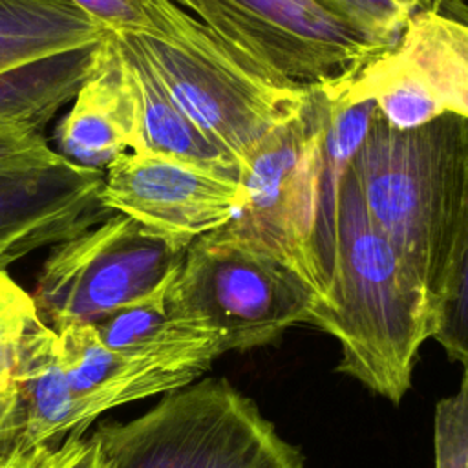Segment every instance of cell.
<instances>
[{"label":"cell","mask_w":468,"mask_h":468,"mask_svg":"<svg viewBox=\"0 0 468 468\" xmlns=\"http://www.w3.org/2000/svg\"><path fill=\"white\" fill-rule=\"evenodd\" d=\"M110 468H305L258 406L225 378H205L128 422L91 433Z\"/></svg>","instance_id":"5b68a950"},{"label":"cell","mask_w":468,"mask_h":468,"mask_svg":"<svg viewBox=\"0 0 468 468\" xmlns=\"http://www.w3.org/2000/svg\"><path fill=\"white\" fill-rule=\"evenodd\" d=\"M318 298L291 261L223 225L186 247L166 305L174 318L214 335L227 353L271 344L307 324Z\"/></svg>","instance_id":"277c9868"},{"label":"cell","mask_w":468,"mask_h":468,"mask_svg":"<svg viewBox=\"0 0 468 468\" xmlns=\"http://www.w3.org/2000/svg\"><path fill=\"white\" fill-rule=\"evenodd\" d=\"M351 168L375 227L433 302L468 247V119L395 130L377 108Z\"/></svg>","instance_id":"7a4b0ae2"},{"label":"cell","mask_w":468,"mask_h":468,"mask_svg":"<svg viewBox=\"0 0 468 468\" xmlns=\"http://www.w3.org/2000/svg\"><path fill=\"white\" fill-rule=\"evenodd\" d=\"M170 283L95 324L93 329L99 340L110 349H132L199 329L170 314L166 305Z\"/></svg>","instance_id":"d6986e66"},{"label":"cell","mask_w":468,"mask_h":468,"mask_svg":"<svg viewBox=\"0 0 468 468\" xmlns=\"http://www.w3.org/2000/svg\"><path fill=\"white\" fill-rule=\"evenodd\" d=\"M55 143L58 155L97 172L132 150V104L110 31L97 44L93 71L55 126Z\"/></svg>","instance_id":"4fadbf2b"},{"label":"cell","mask_w":468,"mask_h":468,"mask_svg":"<svg viewBox=\"0 0 468 468\" xmlns=\"http://www.w3.org/2000/svg\"><path fill=\"white\" fill-rule=\"evenodd\" d=\"M18 415H24V413H22L18 389H16V384H15L9 391L0 393V424L13 419V417H18Z\"/></svg>","instance_id":"4316f807"},{"label":"cell","mask_w":468,"mask_h":468,"mask_svg":"<svg viewBox=\"0 0 468 468\" xmlns=\"http://www.w3.org/2000/svg\"><path fill=\"white\" fill-rule=\"evenodd\" d=\"M124 35L177 108L234 155L241 170L314 91L272 77L192 15L170 37Z\"/></svg>","instance_id":"3957f363"},{"label":"cell","mask_w":468,"mask_h":468,"mask_svg":"<svg viewBox=\"0 0 468 468\" xmlns=\"http://www.w3.org/2000/svg\"><path fill=\"white\" fill-rule=\"evenodd\" d=\"M430 338L468 369V247L433 302Z\"/></svg>","instance_id":"44dd1931"},{"label":"cell","mask_w":468,"mask_h":468,"mask_svg":"<svg viewBox=\"0 0 468 468\" xmlns=\"http://www.w3.org/2000/svg\"><path fill=\"white\" fill-rule=\"evenodd\" d=\"M97 44L2 71L0 133H40L93 71Z\"/></svg>","instance_id":"9a60e30c"},{"label":"cell","mask_w":468,"mask_h":468,"mask_svg":"<svg viewBox=\"0 0 468 468\" xmlns=\"http://www.w3.org/2000/svg\"><path fill=\"white\" fill-rule=\"evenodd\" d=\"M435 468H468V369L459 389L435 406Z\"/></svg>","instance_id":"603a6c76"},{"label":"cell","mask_w":468,"mask_h":468,"mask_svg":"<svg viewBox=\"0 0 468 468\" xmlns=\"http://www.w3.org/2000/svg\"><path fill=\"white\" fill-rule=\"evenodd\" d=\"M461 2H463V4H464V5H468V0H461Z\"/></svg>","instance_id":"f1b7e54d"},{"label":"cell","mask_w":468,"mask_h":468,"mask_svg":"<svg viewBox=\"0 0 468 468\" xmlns=\"http://www.w3.org/2000/svg\"><path fill=\"white\" fill-rule=\"evenodd\" d=\"M307 324L340 346L338 371L399 404L431 333V300L371 221L351 165L340 179L324 294Z\"/></svg>","instance_id":"6da1fadb"},{"label":"cell","mask_w":468,"mask_h":468,"mask_svg":"<svg viewBox=\"0 0 468 468\" xmlns=\"http://www.w3.org/2000/svg\"><path fill=\"white\" fill-rule=\"evenodd\" d=\"M170 2L256 66L292 84H325L391 49L324 11L313 0Z\"/></svg>","instance_id":"ba28073f"},{"label":"cell","mask_w":468,"mask_h":468,"mask_svg":"<svg viewBox=\"0 0 468 468\" xmlns=\"http://www.w3.org/2000/svg\"><path fill=\"white\" fill-rule=\"evenodd\" d=\"M27 446L60 442L77 433L75 397L60 356L58 335L38 318L27 331L15 367Z\"/></svg>","instance_id":"5bb4252c"},{"label":"cell","mask_w":468,"mask_h":468,"mask_svg":"<svg viewBox=\"0 0 468 468\" xmlns=\"http://www.w3.org/2000/svg\"><path fill=\"white\" fill-rule=\"evenodd\" d=\"M324 11L362 31L384 46H397L413 18L439 13L468 22V5L461 0H313Z\"/></svg>","instance_id":"ac0fdd59"},{"label":"cell","mask_w":468,"mask_h":468,"mask_svg":"<svg viewBox=\"0 0 468 468\" xmlns=\"http://www.w3.org/2000/svg\"><path fill=\"white\" fill-rule=\"evenodd\" d=\"M104 172L68 159L53 166L0 172V269L104 221Z\"/></svg>","instance_id":"8fae6325"},{"label":"cell","mask_w":468,"mask_h":468,"mask_svg":"<svg viewBox=\"0 0 468 468\" xmlns=\"http://www.w3.org/2000/svg\"><path fill=\"white\" fill-rule=\"evenodd\" d=\"M104 29L170 37L186 11L170 0H69Z\"/></svg>","instance_id":"ffe728a7"},{"label":"cell","mask_w":468,"mask_h":468,"mask_svg":"<svg viewBox=\"0 0 468 468\" xmlns=\"http://www.w3.org/2000/svg\"><path fill=\"white\" fill-rule=\"evenodd\" d=\"M185 250L128 216L110 214L53 245L33 291L38 314L57 333L95 325L168 285Z\"/></svg>","instance_id":"8992f818"},{"label":"cell","mask_w":468,"mask_h":468,"mask_svg":"<svg viewBox=\"0 0 468 468\" xmlns=\"http://www.w3.org/2000/svg\"><path fill=\"white\" fill-rule=\"evenodd\" d=\"M5 69H11V66H9V64H5L4 60H0V73H2V71H5Z\"/></svg>","instance_id":"83f0119b"},{"label":"cell","mask_w":468,"mask_h":468,"mask_svg":"<svg viewBox=\"0 0 468 468\" xmlns=\"http://www.w3.org/2000/svg\"><path fill=\"white\" fill-rule=\"evenodd\" d=\"M349 101L371 99L382 121L400 132L420 128L446 113L431 88L391 49L346 75Z\"/></svg>","instance_id":"e0dca14e"},{"label":"cell","mask_w":468,"mask_h":468,"mask_svg":"<svg viewBox=\"0 0 468 468\" xmlns=\"http://www.w3.org/2000/svg\"><path fill=\"white\" fill-rule=\"evenodd\" d=\"M329 99L314 86L307 106L280 126L241 170V208L229 223L291 261L322 296L316 232L322 214Z\"/></svg>","instance_id":"52a82bcc"},{"label":"cell","mask_w":468,"mask_h":468,"mask_svg":"<svg viewBox=\"0 0 468 468\" xmlns=\"http://www.w3.org/2000/svg\"><path fill=\"white\" fill-rule=\"evenodd\" d=\"M133 119L130 152H152L218 172L234 181L241 166L234 155L208 139L170 99L141 53L124 33L110 31Z\"/></svg>","instance_id":"7c38bea8"},{"label":"cell","mask_w":468,"mask_h":468,"mask_svg":"<svg viewBox=\"0 0 468 468\" xmlns=\"http://www.w3.org/2000/svg\"><path fill=\"white\" fill-rule=\"evenodd\" d=\"M101 199L112 214L181 247L229 225L243 201L239 181L152 152L119 155L104 170Z\"/></svg>","instance_id":"30bf717a"},{"label":"cell","mask_w":468,"mask_h":468,"mask_svg":"<svg viewBox=\"0 0 468 468\" xmlns=\"http://www.w3.org/2000/svg\"><path fill=\"white\" fill-rule=\"evenodd\" d=\"M20 468H110L93 435H68L60 442L27 448Z\"/></svg>","instance_id":"cb8c5ba5"},{"label":"cell","mask_w":468,"mask_h":468,"mask_svg":"<svg viewBox=\"0 0 468 468\" xmlns=\"http://www.w3.org/2000/svg\"><path fill=\"white\" fill-rule=\"evenodd\" d=\"M24 415L13 417L0 424V468H20V463L27 452V444L22 441Z\"/></svg>","instance_id":"484cf974"},{"label":"cell","mask_w":468,"mask_h":468,"mask_svg":"<svg viewBox=\"0 0 468 468\" xmlns=\"http://www.w3.org/2000/svg\"><path fill=\"white\" fill-rule=\"evenodd\" d=\"M393 51L420 75L446 112L468 119V22L419 15Z\"/></svg>","instance_id":"2e32d148"},{"label":"cell","mask_w":468,"mask_h":468,"mask_svg":"<svg viewBox=\"0 0 468 468\" xmlns=\"http://www.w3.org/2000/svg\"><path fill=\"white\" fill-rule=\"evenodd\" d=\"M64 161L38 132L0 133V172L53 166Z\"/></svg>","instance_id":"d4e9b609"},{"label":"cell","mask_w":468,"mask_h":468,"mask_svg":"<svg viewBox=\"0 0 468 468\" xmlns=\"http://www.w3.org/2000/svg\"><path fill=\"white\" fill-rule=\"evenodd\" d=\"M57 335L75 397L79 435L108 410L190 386L225 353L218 338L203 329L132 349L106 347L90 324Z\"/></svg>","instance_id":"9c48e42d"},{"label":"cell","mask_w":468,"mask_h":468,"mask_svg":"<svg viewBox=\"0 0 468 468\" xmlns=\"http://www.w3.org/2000/svg\"><path fill=\"white\" fill-rule=\"evenodd\" d=\"M40 318L33 294L0 269V393L15 386V367L22 342Z\"/></svg>","instance_id":"7402d4cb"}]
</instances>
